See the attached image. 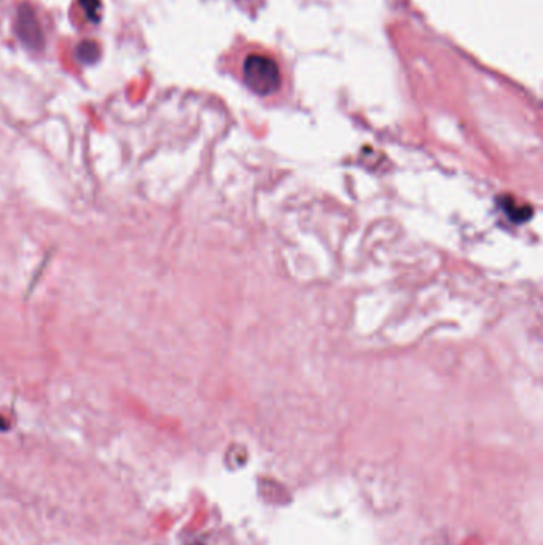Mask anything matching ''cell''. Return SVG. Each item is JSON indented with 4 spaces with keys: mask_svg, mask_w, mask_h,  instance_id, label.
I'll use <instances>...</instances> for the list:
<instances>
[{
    "mask_svg": "<svg viewBox=\"0 0 543 545\" xmlns=\"http://www.w3.org/2000/svg\"><path fill=\"white\" fill-rule=\"evenodd\" d=\"M242 79L258 96H271L282 87V72L274 57L264 53H249L244 57Z\"/></svg>",
    "mask_w": 543,
    "mask_h": 545,
    "instance_id": "6da1fadb",
    "label": "cell"
},
{
    "mask_svg": "<svg viewBox=\"0 0 543 545\" xmlns=\"http://www.w3.org/2000/svg\"><path fill=\"white\" fill-rule=\"evenodd\" d=\"M16 32L24 45L28 47L38 50L43 43V34L38 24V19L35 16L34 10L29 5H21L18 10V19H16Z\"/></svg>",
    "mask_w": 543,
    "mask_h": 545,
    "instance_id": "7a4b0ae2",
    "label": "cell"
},
{
    "mask_svg": "<svg viewBox=\"0 0 543 545\" xmlns=\"http://www.w3.org/2000/svg\"><path fill=\"white\" fill-rule=\"evenodd\" d=\"M79 55H80V60L82 61L93 62L96 57L99 56V50H98V47H96L94 43L85 42V43H82L80 47H79Z\"/></svg>",
    "mask_w": 543,
    "mask_h": 545,
    "instance_id": "3957f363",
    "label": "cell"
},
{
    "mask_svg": "<svg viewBox=\"0 0 543 545\" xmlns=\"http://www.w3.org/2000/svg\"><path fill=\"white\" fill-rule=\"evenodd\" d=\"M6 427H9V424L5 423V419H4V418H0V431H2V429H6Z\"/></svg>",
    "mask_w": 543,
    "mask_h": 545,
    "instance_id": "277c9868",
    "label": "cell"
}]
</instances>
